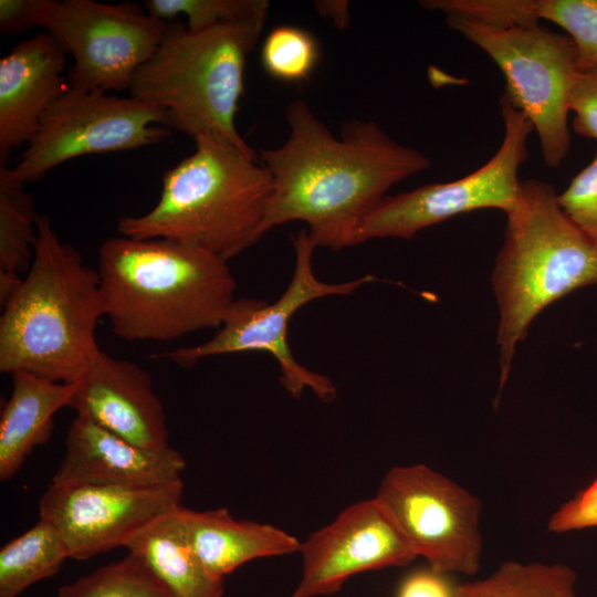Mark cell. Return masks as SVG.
<instances>
[{"instance_id":"1","label":"cell","mask_w":597,"mask_h":597,"mask_svg":"<svg viewBox=\"0 0 597 597\" xmlns=\"http://www.w3.org/2000/svg\"><path fill=\"white\" fill-rule=\"evenodd\" d=\"M286 121L285 143L259 155L272 177L262 237L302 221L316 247H353L387 191L431 166L423 153L397 143L374 121L349 119L334 135L302 100L289 104Z\"/></svg>"},{"instance_id":"2","label":"cell","mask_w":597,"mask_h":597,"mask_svg":"<svg viewBox=\"0 0 597 597\" xmlns=\"http://www.w3.org/2000/svg\"><path fill=\"white\" fill-rule=\"evenodd\" d=\"M97 273L105 316L127 341L168 342L219 328L237 282L224 259L174 240H105Z\"/></svg>"},{"instance_id":"3","label":"cell","mask_w":597,"mask_h":597,"mask_svg":"<svg viewBox=\"0 0 597 597\" xmlns=\"http://www.w3.org/2000/svg\"><path fill=\"white\" fill-rule=\"evenodd\" d=\"M32 263L0 317V370L74 384L98 347L105 316L97 271L60 240L46 214L36 219Z\"/></svg>"},{"instance_id":"4","label":"cell","mask_w":597,"mask_h":597,"mask_svg":"<svg viewBox=\"0 0 597 597\" xmlns=\"http://www.w3.org/2000/svg\"><path fill=\"white\" fill-rule=\"evenodd\" d=\"M195 151L166 170L157 203L121 217V235L168 239L226 261L261 238L272 177L253 149L217 136L193 139Z\"/></svg>"},{"instance_id":"5","label":"cell","mask_w":597,"mask_h":597,"mask_svg":"<svg viewBox=\"0 0 597 597\" xmlns=\"http://www.w3.org/2000/svg\"><path fill=\"white\" fill-rule=\"evenodd\" d=\"M505 214L492 272L500 313V388L533 320L568 293L597 284V244L564 214L552 185L521 180L517 202Z\"/></svg>"},{"instance_id":"6","label":"cell","mask_w":597,"mask_h":597,"mask_svg":"<svg viewBox=\"0 0 597 597\" xmlns=\"http://www.w3.org/2000/svg\"><path fill=\"white\" fill-rule=\"evenodd\" d=\"M266 15L199 31L170 21L155 54L134 75L130 96L164 108L170 128L193 139L217 135L252 149L239 134L235 116L244 94L247 59L260 39Z\"/></svg>"},{"instance_id":"7","label":"cell","mask_w":597,"mask_h":597,"mask_svg":"<svg viewBox=\"0 0 597 597\" xmlns=\"http://www.w3.org/2000/svg\"><path fill=\"white\" fill-rule=\"evenodd\" d=\"M446 21L498 65L504 94L531 122L545 164L558 167L570 147L569 97L580 72L573 41L540 23L495 27L461 14Z\"/></svg>"},{"instance_id":"8","label":"cell","mask_w":597,"mask_h":597,"mask_svg":"<svg viewBox=\"0 0 597 597\" xmlns=\"http://www.w3.org/2000/svg\"><path fill=\"white\" fill-rule=\"evenodd\" d=\"M291 240L295 253L294 272L287 287L275 302L237 297L222 325L210 339L153 357L166 358L181 367L191 368L207 357L245 352L268 353L276 360L280 381L291 396L300 398L305 389H310L322 401H334L337 391L333 381L295 359L287 339L290 320L314 300L349 295L376 279L367 274L343 283L323 282L313 270L312 260L316 244L306 229H301Z\"/></svg>"},{"instance_id":"9","label":"cell","mask_w":597,"mask_h":597,"mask_svg":"<svg viewBox=\"0 0 597 597\" xmlns=\"http://www.w3.org/2000/svg\"><path fill=\"white\" fill-rule=\"evenodd\" d=\"M500 107L504 135L486 163L457 180L386 196L363 222L355 245L375 239H410L426 228L474 210L507 213L519 199V170L527 158L526 143L534 128L505 94Z\"/></svg>"},{"instance_id":"10","label":"cell","mask_w":597,"mask_h":597,"mask_svg":"<svg viewBox=\"0 0 597 597\" xmlns=\"http://www.w3.org/2000/svg\"><path fill=\"white\" fill-rule=\"evenodd\" d=\"M171 135L168 113L136 97L67 87L41 121L12 172L23 184L81 156L157 144Z\"/></svg>"},{"instance_id":"11","label":"cell","mask_w":597,"mask_h":597,"mask_svg":"<svg viewBox=\"0 0 597 597\" xmlns=\"http://www.w3.org/2000/svg\"><path fill=\"white\" fill-rule=\"evenodd\" d=\"M417 557L434 570L474 575L481 567V502L426 464L391 468L374 496Z\"/></svg>"},{"instance_id":"12","label":"cell","mask_w":597,"mask_h":597,"mask_svg":"<svg viewBox=\"0 0 597 597\" xmlns=\"http://www.w3.org/2000/svg\"><path fill=\"white\" fill-rule=\"evenodd\" d=\"M169 25L138 3L53 0L44 30L73 57L69 87L109 93L129 90Z\"/></svg>"},{"instance_id":"13","label":"cell","mask_w":597,"mask_h":597,"mask_svg":"<svg viewBox=\"0 0 597 597\" xmlns=\"http://www.w3.org/2000/svg\"><path fill=\"white\" fill-rule=\"evenodd\" d=\"M182 480L155 488L51 482L40 517L60 533L70 558L87 559L128 541L159 516L181 506Z\"/></svg>"},{"instance_id":"14","label":"cell","mask_w":597,"mask_h":597,"mask_svg":"<svg viewBox=\"0 0 597 597\" xmlns=\"http://www.w3.org/2000/svg\"><path fill=\"white\" fill-rule=\"evenodd\" d=\"M300 553L302 575L292 597L333 595L357 574L417 558L375 498L348 505L302 542Z\"/></svg>"},{"instance_id":"15","label":"cell","mask_w":597,"mask_h":597,"mask_svg":"<svg viewBox=\"0 0 597 597\" xmlns=\"http://www.w3.org/2000/svg\"><path fill=\"white\" fill-rule=\"evenodd\" d=\"M75 384L69 407L77 416L142 448H170L164 406L143 367L97 347Z\"/></svg>"},{"instance_id":"16","label":"cell","mask_w":597,"mask_h":597,"mask_svg":"<svg viewBox=\"0 0 597 597\" xmlns=\"http://www.w3.org/2000/svg\"><path fill=\"white\" fill-rule=\"evenodd\" d=\"M185 468V458L171 447L161 451L142 448L76 415L52 482L155 488L181 480Z\"/></svg>"},{"instance_id":"17","label":"cell","mask_w":597,"mask_h":597,"mask_svg":"<svg viewBox=\"0 0 597 597\" xmlns=\"http://www.w3.org/2000/svg\"><path fill=\"white\" fill-rule=\"evenodd\" d=\"M66 53L48 32L19 42L0 59V166L29 144L41 121L67 90Z\"/></svg>"},{"instance_id":"18","label":"cell","mask_w":597,"mask_h":597,"mask_svg":"<svg viewBox=\"0 0 597 597\" xmlns=\"http://www.w3.org/2000/svg\"><path fill=\"white\" fill-rule=\"evenodd\" d=\"M177 515L198 559L222 579L250 561L300 552L302 544L276 526L237 520L227 509L195 511L180 506Z\"/></svg>"},{"instance_id":"19","label":"cell","mask_w":597,"mask_h":597,"mask_svg":"<svg viewBox=\"0 0 597 597\" xmlns=\"http://www.w3.org/2000/svg\"><path fill=\"white\" fill-rule=\"evenodd\" d=\"M12 391L0 417V480L17 474L32 450L50 439L53 417L69 407L76 384L55 383L14 371Z\"/></svg>"},{"instance_id":"20","label":"cell","mask_w":597,"mask_h":597,"mask_svg":"<svg viewBox=\"0 0 597 597\" xmlns=\"http://www.w3.org/2000/svg\"><path fill=\"white\" fill-rule=\"evenodd\" d=\"M177 510L146 525L125 547L149 566L174 597H222L223 579L198 559L185 538Z\"/></svg>"},{"instance_id":"21","label":"cell","mask_w":597,"mask_h":597,"mask_svg":"<svg viewBox=\"0 0 597 597\" xmlns=\"http://www.w3.org/2000/svg\"><path fill=\"white\" fill-rule=\"evenodd\" d=\"M490 20L498 27L553 22L573 41L580 71L597 67V0H493Z\"/></svg>"},{"instance_id":"22","label":"cell","mask_w":597,"mask_h":597,"mask_svg":"<svg viewBox=\"0 0 597 597\" xmlns=\"http://www.w3.org/2000/svg\"><path fill=\"white\" fill-rule=\"evenodd\" d=\"M577 574L565 563H502L483 578L459 583L457 597H579Z\"/></svg>"},{"instance_id":"23","label":"cell","mask_w":597,"mask_h":597,"mask_svg":"<svg viewBox=\"0 0 597 597\" xmlns=\"http://www.w3.org/2000/svg\"><path fill=\"white\" fill-rule=\"evenodd\" d=\"M70 558L57 530L41 519L0 551V597H17L30 585L53 576Z\"/></svg>"},{"instance_id":"24","label":"cell","mask_w":597,"mask_h":597,"mask_svg":"<svg viewBox=\"0 0 597 597\" xmlns=\"http://www.w3.org/2000/svg\"><path fill=\"white\" fill-rule=\"evenodd\" d=\"M12 168L0 166V273L28 272L38 238L34 202Z\"/></svg>"},{"instance_id":"25","label":"cell","mask_w":597,"mask_h":597,"mask_svg":"<svg viewBox=\"0 0 597 597\" xmlns=\"http://www.w3.org/2000/svg\"><path fill=\"white\" fill-rule=\"evenodd\" d=\"M57 597H174L136 554L107 564L59 589Z\"/></svg>"},{"instance_id":"26","label":"cell","mask_w":597,"mask_h":597,"mask_svg":"<svg viewBox=\"0 0 597 597\" xmlns=\"http://www.w3.org/2000/svg\"><path fill=\"white\" fill-rule=\"evenodd\" d=\"M320 59L316 38L300 27L279 25L264 38L261 64L273 78L285 83L306 81Z\"/></svg>"},{"instance_id":"27","label":"cell","mask_w":597,"mask_h":597,"mask_svg":"<svg viewBox=\"0 0 597 597\" xmlns=\"http://www.w3.org/2000/svg\"><path fill=\"white\" fill-rule=\"evenodd\" d=\"M144 8L154 18L168 22L185 15L187 28L199 31L268 13L270 3L266 0H147Z\"/></svg>"},{"instance_id":"28","label":"cell","mask_w":597,"mask_h":597,"mask_svg":"<svg viewBox=\"0 0 597 597\" xmlns=\"http://www.w3.org/2000/svg\"><path fill=\"white\" fill-rule=\"evenodd\" d=\"M557 202L564 214L597 244V150L561 193Z\"/></svg>"},{"instance_id":"29","label":"cell","mask_w":597,"mask_h":597,"mask_svg":"<svg viewBox=\"0 0 597 597\" xmlns=\"http://www.w3.org/2000/svg\"><path fill=\"white\" fill-rule=\"evenodd\" d=\"M572 127L585 138L597 140V67L580 71L569 97Z\"/></svg>"},{"instance_id":"30","label":"cell","mask_w":597,"mask_h":597,"mask_svg":"<svg viewBox=\"0 0 597 597\" xmlns=\"http://www.w3.org/2000/svg\"><path fill=\"white\" fill-rule=\"evenodd\" d=\"M547 527L555 533L597 527V479L555 511Z\"/></svg>"},{"instance_id":"31","label":"cell","mask_w":597,"mask_h":597,"mask_svg":"<svg viewBox=\"0 0 597 597\" xmlns=\"http://www.w3.org/2000/svg\"><path fill=\"white\" fill-rule=\"evenodd\" d=\"M53 0H1L0 32L14 35L32 29H45Z\"/></svg>"},{"instance_id":"32","label":"cell","mask_w":597,"mask_h":597,"mask_svg":"<svg viewBox=\"0 0 597 597\" xmlns=\"http://www.w3.org/2000/svg\"><path fill=\"white\" fill-rule=\"evenodd\" d=\"M458 584L452 575L428 566L405 576L398 586L396 597H457Z\"/></svg>"},{"instance_id":"33","label":"cell","mask_w":597,"mask_h":597,"mask_svg":"<svg viewBox=\"0 0 597 597\" xmlns=\"http://www.w3.org/2000/svg\"><path fill=\"white\" fill-rule=\"evenodd\" d=\"M315 7L320 13L333 19V22L341 29L349 23L347 1H316Z\"/></svg>"}]
</instances>
